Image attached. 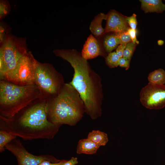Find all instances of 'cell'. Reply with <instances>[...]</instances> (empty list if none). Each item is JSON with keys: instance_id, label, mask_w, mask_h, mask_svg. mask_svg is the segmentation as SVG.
Masks as SVG:
<instances>
[{"instance_id": "83f0119b", "label": "cell", "mask_w": 165, "mask_h": 165, "mask_svg": "<svg viewBox=\"0 0 165 165\" xmlns=\"http://www.w3.org/2000/svg\"><path fill=\"white\" fill-rule=\"evenodd\" d=\"M0 42L2 43L4 39H5L6 36H5V30L3 27H2V25H0Z\"/></svg>"}, {"instance_id": "f1b7e54d", "label": "cell", "mask_w": 165, "mask_h": 165, "mask_svg": "<svg viewBox=\"0 0 165 165\" xmlns=\"http://www.w3.org/2000/svg\"><path fill=\"white\" fill-rule=\"evenodd\" d=\"M52 164L50 161L46 160L42 162L39 165H52Z\"/></svg>"}, {"instance_id": "4fadbf2b", "label": "cell", "mask_w": 165, "mask_h": 165, "mask_svg": "<svg viewBox=\"0 0 165 165\" xmlns=\"http://www.w3.org/2000/svg\"><path fill=\"white\" fill-rule=\"evenodd\" d=\"M100 147L87 138L82 139L78 143L77 153L78 154H93L96 152Z\"/></svg>"}, {"instance_id": "8992f818", "label": "cell", "mask_w": 165, "mask_h": 165, "mask_svg": "<svg viewBox=\"0 0 165 165\" xmlns=\"http://www.w3.org/2000/svg\"><path fill=\"white\" fill-rule=\"evenodd\" d=\"M47 100H39L23 113L18 120L22 128L32 132L45 130L54 126L48 119Z\"/></svg>"}, {"instance_id": "52a82bcc", "label": "cell", "mask_w": 165, "mask_h": 165, "mask_svg": "<svg viewBox=\"0 0 165 165\" xmlns=\"http://www.w3.org/2000/svg\"><path fill=\"white\" fill-rule=\"evenodd\" d=\"M38 61L31 52L28 51L22 57L13 69L0 76V80L21 86L35 84Z\"/></svg>"}, {"instance_id": "7c38bea8", "label": "cell", "mask_w": 165, "mask_h": 165, "mask_svg": "<svg viewBox=\"0 0 165 165\" xmlns=\"http://www.w3.org/2000/svg\"><path fill=\"white\" fill-rule=\"evenodd\" d=\"M141 9L145 13H161L165 11V4L161 0H140Z\"/></svg>"}, {"instance_id": "7a4b0ae2", "label": "cell", "mask_w": 165, "mask_h": 165, "mask_svg": "<svg viewBox=\"0 0 165 165\" xmlns=\"http://www.w3.org/2000/svg\"><path fill=\"white\" fill-rule=\"evenodd\" d=\"M84 109L79 93L69 83H65L56 96L47 100L48 119L55 124L75 125L82 117Z\"/></svg>"}, {"instance_id": "44dd1931", "label": "cell", "mask_w": 165, "mask_h": 165, "mask_svg": "<svg viewBox=\"0 0 165 165\" xmlns=\"http://www.w3.org/2000/svg\"><path fill=\"white\" fill-rule=\"evenodd\" d=\"M10 6L9 2L6 0L0 2V18L2 19L6 16L10 11Z\"/></svg>"}, {"instance_id": "e0dca14e", "label": "cell", "mask_w": 165, "mask_h": 165, "mask_svg": "<svg viewBox=\"0 0 165 165\" xmlns=\"http://www.w3.org/2000/svg\"><path fill=\"white\" fill-rule=\"evenodd\" d=\"M148 79L149 82L157 85H164L165 71L162 68L155 70L149 74Z\"/></svg>"}, {"instance_id": "cb8c5ba5", "label": "cell", "mask_w": 165, "mask_h": 165, "mask_svg": "<svg viewBox=\"0 0 165 165\" xmlns=\"http://www.w3.org/2000/svg\"><path fill=\"white\" fill-rule=\"evenodd\" d=\"M130 60L122 57L120 59L119 66L121 67L125 68L126 70H127L130 67Z\"/></svg>"}, {"instance_id": "6da1fadb", "label": "cell", "mask_w": 165, "mask_h": 165, "mask_svg": "<svg viewBox=\"0 0 165 165\" xmlns=\"http://www.w3.org/2000/svg\"><path fill=\"white\" fill-rule=\"evenodd\" d=\"M53 52L56 56L68 61L73 68V78L69 83L79 93L85 111L92 119L101 116L104 95L100 76L75 50L58 49Z\"/></svg>"}, {"instance_id": "f546056e", "label": "cell", "mask_w": 165, "mask_h": 165, "mask_svg": "<svg viewBox=\"0 0 165 165\" xmlns=\"http://www.w3.org/2000/svg\"><path fill=\"white\" fill-rule=\"evenodd\" d=\"M65 161L66 160H63L57 163H52V165H63Z\"/></svg>"}, {"instance_id": "484cf974", "label": "cell", "mask_w": 165, "mask_h": 165, "mask_svg": "<svg viewBox=\"0 0 165 165\" xmlns=\"http://www.w3.org/2000/svg\"><path fill=\"white\" fill-rule=\"evenodd\" d=\"M126 46L119 45L116 48V52L120 58L123 57Z\"/></svg>"}, {"instance_id": "603a6c76", "label": "cell", "mask_w": 165, "mask_h": 165, "mask_svg": "<svg viewBox=\"0 0 165 165\" xmlns=\"http://www.w3.org/2000/svg\"><path fill=\"white\" fill-rule=\"evenodd\" d=\"M127 20L130 28L133 30H136L138 23L136 15L134 13L130 16L127 17Z\"/></svg>"}, {"instance_id": "7402d4cb", "label": "cell", "mask_w": 165, "mask_h": 165, "mask_svg": "<svg viewBox=\"0 0 165 165\" xmlns=\"http://www.w3.org/2000/svg\"><path fill=\"white\" fill-rule=\"evenodd\" d=\"M117 34L120 40V45L126 46L127 43L132 42L130 36L127 31Z\"/></svg>"}, {"instance_id": "d6986e66", "label": "cell", "mask_w": 165, "mask_h": 165, "mask_svg": "<svg viewBox=\"0 0 165 165\" xmlns=\"http://www.w3.org/2000/svg\"><path fill=\"white\" fill-rule=\"evenodd\" d=\"M120 58L116 52L108 53L105 58V61L107 65L111 68L116 67L119 66Z\"/></svg>"}, {"instance_id": "d4e9b609", "label": "cell", "mask_w": 165, "mask_h": 165, "mask_svg": "<svg viewBox=\"0 0 165 165\" xmlns=\"http://www.w3.org/2000/svg\"><path fill=\"white\" fill-rule=\"evenodd\" d=\"M127 31L130 36L132 42L135 44L138 43L136 38L137 30L130 28Z\"/></svg>"}, {"instance_id": "8fae6325", "label": "cell", "mask_w": 165, "mask_h": 165, "mask_svg": "<svg viewBox=\"0 0 165 165\" xmlns=\"http://www.w3.org/2000/svg\"><path fill=\"white\" fill-rule=\"evenodd\" d=\"M81 54L82 57L86 60L96 58L100 55H105L99 42L92 35L89 36L85 42Z\"/></svg>"}, {"instance_id": "ac0fdd59", "label": "cell", "mask_w": 165, "mask_h": 165, "mask_svg": "<svg viewBox=\"0 0 165 165\" xmlns=\"http://www.w3.org/2000/svg\"><path fill=\"white\" fill-rule=\"evenodd\" d=\"M16 136L5 131H0V151H4V147L11 141L16 138Z\"/></svg>"}, {"instance_id": "277c9868", "label": "cell", "mask_w": 165, "mask_h": 165, "mask_svg": "<svg viewBox=\"0 0 165 165\" xmlns=\"http://www.w3.org/2000/svg\"><path fill=\"white\" fill-rule=\"evenodd\" d=\"M64 83L62 75L52 64L38 61L35 84L40 92L42 100H48L56 96Z\"/></svg>"}, {"instance_id": "2e32d148", "label": "cell", "mask_w": 165, "mask_h": 165, "mask_svg": "<svg viewBox=\"0 0 165 165\" xmlns=\"http://www.w3.org/2000/svg\"><path fill=\"white\" fill-rule=\"evenodd\" d=\"M120 44V41L117 34L107 35L104 39V46L105 50L108 53L112 52Z\"/></svg>"}, {"instance_id": "ba28073f", "label": "cell", "mask_w": 165, "mask_h": 165, "mask_svg": "<svg viewBox=\"0 0 165 165\" xmlns=\"http://www.w3.org/2000/svg\"><path fill=\"white\" fill-rule=\"evenodd\" d=\"M139 96L141 104L146 108L162 109L165 106V85L148 82L141 89Z\"/></svg>"}, {"instance_id": "4dcf8cb0", "label": "cell", "mask_w": 165, "mask_h": 165, "mask_svg": "<svg viewBox=\"0 0 165 165\" xmlns=\"http://www.w3.org/2000/svg\"><path fill=\"white\" fill-rule=\"evenodd\" d=\"M164 42L162 40H159L158 41V44L159 45H161L163 44Z\"/></svg>"}, {"instance_id": "9a60e30c", "label": "cell", "mask_w": 165, "mask_h": 165, "mask_svg": "<svg viewBox=\"0 0 165 165\" xmlns=\"http://www.w3.org/2000/svg\"><path fill=\"white\" fill-rule=\"evenodd\" d=\"M87 138L99 146H105L108 141L107 134L98 130H94L90 132Z\"/></svg>"}, {"instance_id": "4316f807", "label": "cell", "mask_w": 165, "mask_h": 165, "mask_svg": "<svg viewBox=\"0 0 165 165\" xmlns=\"http://www.w3.org/2000/svg\"><path fill=\"white\" fill-rule=\"evenodd\" d=\"M78 163L77 158L72 157L69 160L66 161L63 165H75Z\"/></svg>"}, {"instance_id": "5bb4252c", "label": "cell", "mask_w": 165, "mask_h": 165, "mask_svg": "<svg viewBox=\"0 0 165 165\" xmlns=\"http://www.w3.org/2000/svg\"><path fill=\"white\" fill-rule=\"evenodd\" d=\"M106 15L100 13L96 16L91 21L90 25V29L94 35L100 36L105 33V29L102 25L103 20H106Z\"/></svg>"}, {"instance_id": "9c48e42d", "label": "cell", "mask_w": 165, "mask_h": 165, "mask_svg": "<svg viewBox=\"0 0 165 165\" xmlns=\"http://www.w3.org/2000/svg\"><path fill=\"white\" fill-rule=\"evenodd\" d=\"M106 23L105 28V33L113 32L119 34L127 31L129 29V25L127 16L113 9L106 14Z\"/></svg>"}, {"instance_id": "5b68a950", "label": "cell", "mask_w": 165, "mask_h": 165, "mask_svg": "<svg viewBox=\"0 0 165 165\" xmlns=\"http://www.w3.org/2000/svg\"><path fill=\"white\" fill-rule=\"evenodd\" d=\"M0 49V75L2 76L15 67L20 59L28 51L25 38L7 36Z\"/></svg>"}, {"instance_id": "3957f363", "label": "cell", "mask_w": 165, "mask_h": 165, "mask_svg": "<svg viewBox=\"0 0 165 165\" xmlns=\"http://www.w3.org/2000/svg\"><path fill=\"white\" fill-rule=\"evenodd\" d=\"M40 99V92L35 84L21 86L0 80V112L5 117H13L22 109Z\"/></svg>"}, {"instance_id": "1f68e13d", "label": "cell", "mask_w": 165, "mask_h": 165, "mask_svg": "<svg viewBox=\"0 0 165 165\" xmlns=\"http://www.w3.org/2000/svg\"></svg>"}, {"instance_id": "30bf717a", "label": "cell", "mask_w": 165, "mask_h": 165, "mask_svg": "<svg viewBox=\"0 0 165 165\" xmlns=\"http://www.w3.org/2000/svg\"><path fill=\"white\" fill-rule=\"evenodd\" d=\"M8 149L16 157L20 165H39L43 161L48 160L45 156H36L28 152L23 147H13L7 145Z\"/></svg>"}, {"instance_id": "ffe728a7", "label": "cell", "mask_w": 165, "mask_h": 165, "mask_svg": "<svg viewBox=\"0 0 165 165\" xmlns=\"http://www.w3.org/2000/svg\"><path fill=\"white\" fill-rule=\"evenodd\" d=\"M136 46V44L132 42L127 43L126 46L123 57L130 61Z\"/></svg>"}]
</instances>
